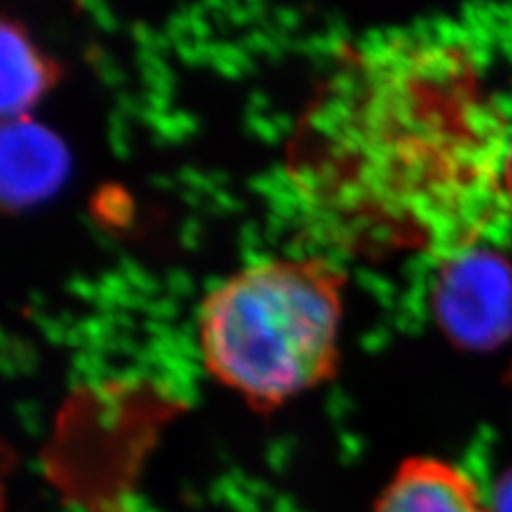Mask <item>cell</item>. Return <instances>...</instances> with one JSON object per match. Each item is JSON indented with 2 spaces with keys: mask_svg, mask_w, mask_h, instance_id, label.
<instances>
[{
  "mask_svg": "<svg viewBox=\"0 0 512 512\" xmlns=\"http://www.w3.org/2000/svg\"><path fill=\"white\" fill-rule=\"evenodd\" d=\"M506 122L459 43L395 35L335 56L288 137L303 227L346 256H451L510 212Z\"/></svg>",
  "mask_w": 512,
  "mask_h": 512,
  "instance_id": "cell-1",
  "label": "cell"
},
{
  "mask_svg": "<svg viewBox=\"0 0 512 512\" xmlns=\"http://www.w3.org/2000/svg\"><path fill=\"white\" fill-rule=\"evenodd\" d=\"M346 271L323 256L267 259L214 286L197 314L207 374L274 412L338 374Z\"/></svg>",
  "mask_w": 512,
  "mask_h": 512,
  "instance_id": "cell-2",
  "label": "cell"
},
{
  "mask_svg": "<svg viewBox=\"0 0 512 512\" xmlns=\"http://www.w3.org/2000/svg\"><path fill=\"white\" fill-rule=\"evenodd\" d=\"M431 312L451 342L485 350L512 333V265L485 248L440 259L431 288Z\"/></svg>",
  "mask_w": 512,
  "mask_h": 512,
  "instance_id": "cell-3",
  "label": "cell"
},
{
  "mask_svg": "<svg viewBox=\"0 0 512 512\" xmlns=\"http://www.w3.org/2000/svg\"><path fill=\"white\" fill-rule=\"evenodd\" d=\"M374 512H493L474 480L434 457H410L382 489Z\"/></svg>",
  "mask_w": 512,
  "mask_h": 512,
  "instance_id": "cell-4",
  "label": "cell"
},
{
  "mask_svg": "<svg viewBox=\"0 0 512 512\" xmlns=\"http://www.w3.org/2000/svg\"><path fill=\"white\" fill-rule=\"evenodd\" d=\"M64 173L67 152L58 137L26 118L3 122V199L22 207L50 195Z\"/></svg>",
  "mask_w": 512,
  "mask_h": 512,
  "instance_id": "cell-5",
  "label": "cell"
},
{
  "mask_svg": "<svg viewBox=\"0 0 512 512\" xmlns=\"http://www.w3.org/2000/svg\"><path fill=\"white\" fill-rule=\"evenodd\" d=\"M60 64L11 18L0 28V109L3 120L26 118L60 79Z\"/></svg>",
  "mask_w": 512,
  "mask_h": 512,
  "instance_id": "cell-6",
  "label": "cell"
},
{
  "mask_svg": "<svg viewBox=\"0 0 512 512\" xmlns=\"http://www.w3.org/2000/svg\"><path fill=\"white\" fill-rule=\"evenodd\" d=\"M493 512H512V470L504 474L498 487H495Z\"/></svg>",
  "mask_w": 512,
  "mask_h": 512,
  "instance_id": "cell-7",
  "label": "cell"
},
{
  "mask_svg": "<svg viewBox=\"0 0 512 512\" xmlns=\"http://www.w3.org/2000/svg\"><path fill=\"white\" fill-rule=\"evenodd\" d=\"M502 182H504V195H506L508 207H510V212H512V135L508 139V148H506V156H504Z\"/></svg>",
  "mask_w": 512,
  "mask_h": 512,
  "instance_id": "cell-8",
  "label": "cell"
}]
</instances>
